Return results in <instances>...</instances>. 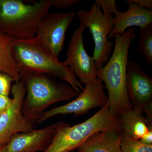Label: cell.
Segmentation results:
<instances>
[{"label": "cell", "mask_w": 152, "mask_h": 152, "mask_svg": "<svg viewBox=\"0 0 152 152\" xmlns=\"http://www.w3.org/2000/svg\"><path fill=\"white\" fill-rule=\"evenodd\" d=\"M70 124L58 122L40 129L17 133L6 144L3 152H43L50 145L57 132Z\"/></svg>", "instance_id": "obj_11"}, {"label": "cell", "mask_w": 152, "mask_h": 152, "mask_svg": "<svg viewBox=\"0 0 152 152\" xmlns=\"http://www.w3.org/2000/svg\"><path fill=\"white\" fill-rule=\"evenodd\" d=\"M140 140L145 144L152 145V130H149L148 132Z\"/></svg>", "instance_id": "obj_25"}, {"label": "cell", "mask_w": 152, "mask_h": 152, "mask_svg": "<svg viewBox=\"0 0 152 152\" xmlns=\"http://www.w3.org/2000/svg\"><path fill=\"white\" fill-rule=\"evenodd\" d=\"M107 130L122 131L120 116L112 111L108 102L83 122L59 130L43 152L75 151L91 136Z\"/></svg>", "instance_id": "obj_5"}, {"label": "cell", "mask_w": 152, "mask_h": 152, "mask_svg": "<svg viewBox=\"0 0 152 152\" xmlns=\"http://www.w3.org/2000/svg\"><path fill=\"white\" fill-rule=\"evenodd\" d=\"M99 6L93 4L89 11L81 10L76 15L80 24L88 28L95 44L93 58L97 70L107 64L111 57L114 44L108 37L113 27V15H104Z\"/></svg>", "instance_id": "obj_6"}, {"label": "cell", "mask_w": 152, "mask_h": 152, "mask_svg": "<svg viewBox=\"0 0 152 152\" xmlns=\"http://www.w3.org/2000/svg\"><path fill=\"white\" fill-rule=\"evenodd\" d=\"M95 4H96L102 9L104 15H116L119 11L115 0H96Z\"/></svg>", "instance_id": "obj_20"}, {"label": "cell", "mask_w": 152, "mask_h": 152, "mask_svg": "<svg viewBox=\"0 0 152 152\" xmlns=\"http://www.w3.org/2000/svg\"><path fill=\"white\" fill-rule=\"evenodd\" d=\"M142 112L132 109L120 116L123 134L135 140H140L149 131Z\"/></svg>", "instance_id": "obj_15"}, {"label": "cell", "mask_w": 152, "mask_h": 152, "mask_svg": "<svg viewBox=\"0 0 152 152\" xmlns=\"http://www.w3.org/2000/svg\"><path fill=\"white\" fill-rule=\"evenodd\" d=\"M12 102V98L9 96L0 95V115L5 112L10 106Z\"/></svg>", "instance_id": "obj_23"}, {"label": "cell", "mask_w": 152, "mask_h": 152, "mask_svg": "<svg viewBox=\"0 0 152 152\" xmlns=\"http://www.w3.org/2000/svg\"><path fill=\"white\" fill-rule=\"evenodd\" d=\"M122 152H152V145H148L140 140H135L122 134L121 141Z\"/></svg>", "instance_id": "obj_18"}, {"label": "cell", "mask_w": 152, "mask_h": 152, "mask_svg": "<svg viewBox=\"0 0 152 152\" xmlns=\"http://www.w3.org/2000/svg\"><path fill=\"white\" fill-rule=\"evenodd\" d=\"M139 43L136 48L137 51L145 57L146 63L152 67V24L141 32H138Z\"/></svg>", "instance_id": "obj_17"}, {"label": "cell", "mask_w": 152, "mask_h": 152, "mask_svg": "<svg viewBox=\"0 0 152 152\" xmlns=\"http://www.w3.org/2000/svg\"><path fill=\"white\" fill-rule=\"evenodd\" d=\"M20 80L26 88L22 113L25 118L33 123L50 106L69 100L80 94L68 84L56 81L48 74H27L21 76Z\"/></svg>", "instance_id": "obj_3"}, {"label": "cell", "mask_w": 152, "mask_h": 152, "mask_svg": "<svg viewBox=\"0 0 152 152\" xmlns=\"http://www.w3.org/2000/svg\"><path fill=\"white\" fill-rule=\"evenodd\" d=\"M86 28L80 24L74 32L68 46L66 58L63 62L85 85L96 78L98 71L93 57L88 54L85 49L83 34Z\"/></svg>", "instance_id": "obj_10"}, {"label": "cell", "mask_w": 152, "mask_h": 152, "mask_svg": "<svg viewBox=\"0 0 152 152\" xmlns=\"http://www.w3.org/2000/svg\"><path fill=\"white\" fill-rule=\"evenodd\" d=\"M11 92L12 98L9 108L0 115V145L7 144L17 133L27 132L35 129L34 123L25 118L21 109L26 94L24 83L15 82Z\"/></svg>", "instance_id": "obj_8"}, {"label": "cell", "mask_w": 152, "mask_h": 152, "mask_svg": "<svg viewBox=\"0 0 152 152\" xmlns=\"http://www.w3.org/2000/svg\"><path fill=\"white\" fill-rule=\"evenodd\" d=\"M146 114V122L149 130H152V102L145 106L143 110V113Z\"/></svg>", "instance_id": "obj_22"}, {"label": "cell", "mask_w": 152, "mask_h": 152, "mask_svg": "<svg viewBox=\"0 0 152 152\" xmlns=\"http://www.w3.org/2000/svg\"><path fill=\"white\" fill-rule=\"evenodd\" d=\"M105 86L97 77L85 85L83 89L74 100L64 105L46 110L36 121L37 125L58 115L73 114L75 116L86 114L91 109L102 107L108 102Z\"/></svg>", "instance_id": "obj_7"}, {"label": "cell", "mask_w": 152, "mask_h": 152, "mask_svg": "<svg viewBox=\"0 0 152 152\" xmlns=\"http://www.w3.org/2000/svg\"><path fill=\"white\" fill-rule=\"evenodd\" d=\"M81 0H51L52 7L64 9L81 2Z\"/></svg>", "instance_id": "obj_21"}, {"label": "cell", "mask_w": 152, "mask_h": 152, "mask_svg": "<svg viewBox=\"0 0 152 152\" xmlns=\"http://www.w3.org/2000/svg\"><path fill=\"white\" fill-rule=\"evenodd\" d=\"M51 7V0L31 4L20 0H0V31L13 39L34 37L38 24Z\"/></svg>", "instance_id": "obj_4"}, {"label": "cell", "mask_w": 152, "mask_h": 152, "mask_svg": "<svg viewBox=\"0 0 152 152\" xmlns=\"http://www.w3.org/2000/svg\"><path fill=\"white\" fill-rule=\"evenodd\" d=\"M13 39L0 31V71L8 74L15 82L20 80L21 76L11 55L10 45Z\"/></svg>", "instance_id": "obj_16"}, {"label": "cell", "mask_w": 152, "mask_h": 152, "mask_svg": "<svg viewBox=\"0 0 152 152\" xmlns=\"http://www.w3.org/2000/svg\"><path fill=\"white\" fill-rule=\"evenodd\" d=\"M10 51L21 77L27 74H48L66 82L80 94L83 89L70 68L60 61L36 36L30 39H13Z\"/></svg>", "instance_id": "obj_1"}, {"label": "cell", "mask_w": 152, "mask_h": 152, "mask_svg": "<svg viewBox=\"0 0 152 152\" xmlns=\"http://www.w3.org/2000/svg\"><path fill=\"white\" fill-rule=\"evenodd\" d=\"M122 131L107 130L91 136L78 148L77 152H122Z\"/></svg>", "instance_id": "obj_14"}, {"label": "cell", "mask_w": 152, "mask_h": 152, "mask_svg": "<svg viewBox=\"0 0 152 152\" xmlns=\"http://www.w3.org/2000/svg\"><path fill=\"white\" fill-rule=\"evenodd\" d=\"M125 1L128 4L132 3V4H135L137 5L146 9L147 10H152V0H126Z\"/></svg>", "instance_id": "obj_24"}, {"label": "cell", "mask_w": 152, "mask_h": 152, "mask_svg": "<svg viewBox=\"0 0 152 152\" xmlns=\"http://www.w3.org/2000/svg\"><path fill=\"white\" fill-rule=\"evenodd\" d=\"M137 35L134 28L128 29L122 35L114 37L113 52L107 64L98 70L97 77L104 83L108 103L112 112L121 116L132 110L126 86V71L129 50Z\"/></svg>", "instance_id": "obj_2"}, {"label": "cell", "mask_w": 152, "mask_h": 152, "mask_svg": "<svg viewBox=\"0 0 152 152\" xmlns=\"http://www.w3.org/2000/svg\"><path fill=\"white\" fill-rule=\"evenodd\" d=\"M14 79L8 74L0 71V95L9 96Z\"/></svg>", "instance_id": "obj_19"}, {"label": "cell", "mask_w": 152, "mask_h": 152, "mask_svg": "<svg viewBox=\"0 0 152 152\" xmlns=\"http://www.w3.org/2000/svg\"><path fill=\"white\" fill-rule=\"evenodd\" d=\"M76 16L72 12H49L38 24L36 37L57 58L64 49L67 30Z\"/></svg>", "instance_id": "obj_9"}, {"label": "cell", "mask_w": 152, "mask_h": 152, "mask_svg": "<svg viewBox=\"0 0 152 152\" xmlns=\"http://www.w3.org/2000/svg\"><path fill=\"white\" fill-rule=\"evenodd\" d=\"M128 4L127 10L119 12L115 15L113 27L108 39H111L117 35H122L126 30L132 27H138L140 29L139 32H141L152 24V10L132 3Z\"/></svg>", "instance_id": "obj_13"}, {"label": "cell", "mask_w": 152, "mask_h": 152, "mask_svg": "<svg viewBox=\"0 0 152 152\" xmlns=\"http://www.w3.org/2000/svg\"><path fill=\"white\" fill-rule=\"evenodd\" d=\"M75 152V151H71V152Z\"/></svg>", "instance_id": "obj_27"}, {"label": "cell", "mask_w": 152, "mask_h": 152, "mask_svg": "<svg viewBox=\"0 0 152 152\" xmlns=\"http://www.w3.org/2000/svg\"><path fill=\"white\" fill-rule=\"evenodd\" d=\"M126 86L132 108L143 113L145 106L152 102V78L132 60L128 62Z\"/></svg>", "instance_id": "obj_12"}, {"label": "cell", "mask_w": 152, "mask_h": 152, "mask_svg": "<svg viewBox=\"0 0 152 152\" xmlns=\"http://www.w3.org/2000/svg\"><path fill=\"white\" fill-rule=\"evenodd\" d=\"M6 145H0V152H3Z\"/></svg>", "instance_id": "obj_26"}]
</instances>
